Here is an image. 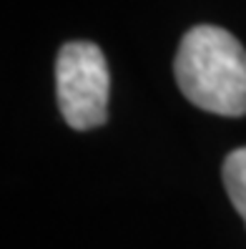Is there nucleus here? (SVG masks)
<instances>
[{
	"label": "nucleus",
	"mask_w": 246,
	"mask_h": 249,
	"mask_svg": "<svg viewBox=\"0 0 246 249\" xmlns=\"http://www.w3.org/2000/svg\"><path fill=\"white\" fill-rule=\"evenodd\" d=\"M173 71L194 106L216 116L246 113V51L224 28H191L179 46Z\"/></svg>",
	"instance_id": "nucleus-1"
},
{
	"label": "nucleus",
	"mask_w": 246,
	"mask_h": 249,
	"mask_svg": "<svg viewBox=\"0 0 246 249\" xmlns=\"http://www.w3.org/2000/svg\"><path fill=\"white\" fill-rule=\"evenodd\" d=\"M58 108L70 128L88 131L106 124L111 76L96 43H66L55 61Z\"/></svg>",
	"instance_id": "nucleus-2"
},
{
	"label": "nucleus",
	"mask_w": 246,
	"mask_h": 249,
	"mask_svg": "<svg viewBox=\"0 0 246 249\" xmlns=\"http://www.w3.org/2000/svg\"><path fill=\"white\" fill-rule=\"evenodd\" d=\"M224 186H226V194H229L231 204L236 207V212L241 214L244 224H246V146L231 151L226 156Z\"/></svg>",
	"instance_id": "nucleus-3"
}]
</instances>
